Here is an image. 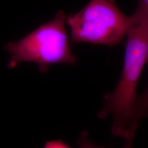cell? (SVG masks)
<instances>
[{"mask_svg": "<svg viewBox=\"0 0 148 148\" xmlns=\"http://www.w3.org/2000/svg\"><path fill=\"white\" fill-rule=\"evenodd\" d=\"M74 43L102 44L112 47L120 42L133 25L110 0H91L76 14L66 18Z\"/></svg>", "mask_w": 148, "mask_h": 148, "instance_id": "cell-3", "label": "cell"}, {"mask_svg": "<svg viewBox=\"0 0 148 148\" xmlns=\"http://www.w3.org/2000/svg\"><path fill=\"white\" fill-rule=\"evenodd\" d=\"M43 148H71L62 140L48 141Z\"/></svg>", "mask_w": 148, "mask_h": 148, "instance_id": "cell-7", "label": "cell"}, {"mask_svg": "<svg viewBox=\"0 0 148 148\" xmlns=\"http://www.w3.org/2000/svg\"><path fill=\"white\" fill-rule=\"evenodd\" d=\"M66 18L63 12L59 11L52 21L21 40L6 44L4 49L11 56L9 68L32 62L38 64L41 73H46L51 64L76 63L65 27Z\"/></svg>", "mask_w": 148, "mask_h": 148, "instance_id": "cell-2", "label": "cell"}, {"mask_svg": "<svg viewBox=\"0 0 148 148\" xmlns=\"http://www.w3.org/2000/svg\"><path fill=\"white\" fill-rule=\"evenodd\" d=\"M146 63L148 65V56ZM148 115V86L144 93L137 96L134 108V126L137 130L139 122Z\"/></svg>", "mask_w": 148, "mask_h": 148, "instance_id": "cell-4", "label": "cell"}, {"mask_svg": "<svg viewBox=\"0 0 148 148\" xmlns=\"http://www.w3.org/2000/svg\"><path fill=\"white\" fill-rule=\"evenodd\" d=\"M148 56V23L133 24L127 32L125 61L120 80L114 90L104 95L100 119L113 116L111 134L126 139L134 138V108L137 86Z\"/></svg>", "mask_w": 148, "mask_h": 148, "instance_id": "cell-1", "label": "cell"}, {"mask_svg": "<svg viewBox=\"0 0 148 148\" xmlns=\"http://www.w3.org/2000/svg\"><path fill=\"white\" fill-rule=\"evenodd\" d=\"M133 139L125 140V143L122 148H132V142ZM77 145L79 148H106L96 145L90 140L88 137V134L86 131L81 133L78 141Z\"/></svg>", "mask_w": 148, "mask_h": 148, "instance_id": "cell-6", "label": "cell"}, {"mask_svg": "<svg viewBox=\"0 0 148 148\" xmlns=\"http://www.w3.org/2000/svg\"><path fill=\"white\" fill-rule=\"evenodd\" d=\"M137 9L131 16L133 24L140 22L148 23V0H138Z\"/></svg>", "mask_w": 148, "mask_h": 148, "instance_id": "cell-5", "label": "cell"}]
</instances>
